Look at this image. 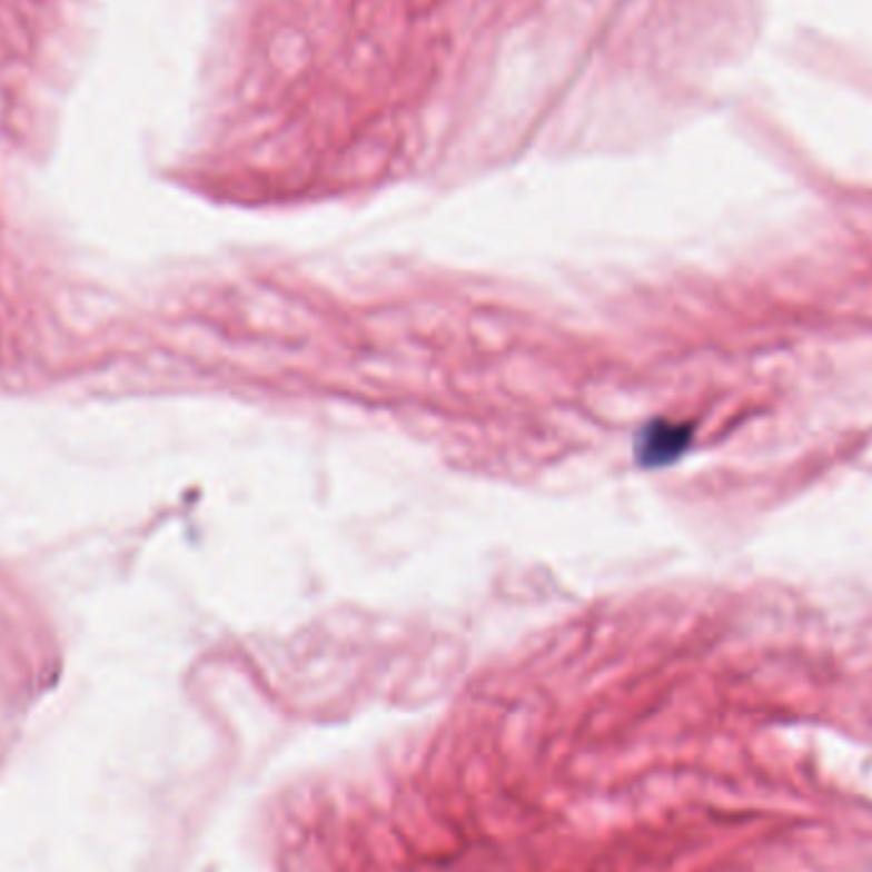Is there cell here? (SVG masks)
I'll use <instances>...</instances> for the list:
<instances>
[{
	"label": "cell",
	"mask_w": 872,
	"mask_h": 872,
	"mask_svg": "<svg viewBox=\"0 0 872 872\" xmlns=\"http://www.w3.org/2000/svg\"><path fill=\"white\" fill-rule=\"evenodd\" d=\"M688 442H692V429L688 426L658 422L641 434L638 459L645 462V465H666V462L684 455Z\"/></svg>",
	"instance_id": "6da1fadb"
}]
</instances>
